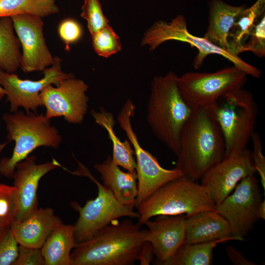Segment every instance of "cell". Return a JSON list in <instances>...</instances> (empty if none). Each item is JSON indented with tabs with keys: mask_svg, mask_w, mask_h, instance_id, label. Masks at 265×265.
Here are the masks:
<instances>
[{
	"mask_svg": "<svg viewBox=\"0 0 265 265\" xmlns=\"http://www.w3.org/2000/svg\"><path fill=\"white\" fill-rule=\"evenodd\" d=\"M225 155L224 136L211 107L192 109L181 133L175 168L197 182Z\"/></svg>",
	"mask_w": 265,
	"mask_h": 265,
	"instance_id": "obj_1",
	"label": "cell"
},
{
	"mask_svg": "<svg viewBox=\"0 0 265 265\" xmlns=\"http://www.w3.org/2000/svg\"><path fill=\"white\" fill-rule=\"evenodd\" d=\"M141 226L131 219L112 222L76 243L70 255L72 265H134L144 241Z\"/></svg>",
	"mask_w": 265,
	"mask_h": 265,
	"instance_id": "obj_2",
	"label": "cell"
},
{
	"mask_svg": "<svg viewBox=\"0 0 265 265\" xmlns=\"http://www.w3.org/2000/svg\"><path fill=\"white\" fill-rule=\"evenodd\" d=\"M178 78L172 71L155 77L146 107L152 133L176 156L182 131L192 112L180 93Z\"/></svg>",
	"mask_w": 265,
	"mask_h": 265,
	"instance_id": "obj_3",
	"label": "cell"
},
{
	"mask_svg": "<svg viewBox=\"0 0 265 265\" xmlns=\"http://www.w3.org/2000/svg\"><path fill=\"white\" fill-rule=\"evenodd\" d=\"M2 119L6 124L8 142H15L11 156L0 160V174L6 178L12 179L16 164L38 147L57 148L61 142L57 129L43 114L17 111L4 113Z\"/></svg>",
	"mask_w": 265,
	"mask_h": 265,
	"instance_id": "obj_4",
	"label": "cell"
},
{
	"mask_svg": "<svg viewBox=\"0 0 265 265\" xmlns=\"http://www.w3.org/2000/svg\"><path fill=\"white\" fill-rule=\"evenodd\" d=\"M215 208L207 188L182 176L159 187L136 208L137 223L143 225L159 215H188Z\"/></svg>",
	"mask_w": 265,
	"mask_h": 265,
	"instance_id": "obj_5",
	"label": "cell"
},
{
	"mask_svg": "<svg viewBox=\"0 0 265 265\" xmlns=\"http://www.w3.org/2000/svg\"><path fill=\"white\" fill-rule=\"evenodd\" d=\"M210 107L224 136L225 156L247 148L255 132L258 114L252 94L239 88L225 94Z\"/></svg>",
	"mask_w": 265,
	"mask_h": 265,
	"instance_id": "obj_6",
	"label": "cell"
},
{
	"mask_svg": "<svg viewBox=\"0 0 265 265\" xmlns=\"http://www.w3.org/2000/svg\"><path fill=\"white\" fill-rule=\"evenodd\" d=\"M171 40L189 44L198 50L193 62L196 69L201 67L207 56L216 54L226 58L247 75L255 78L261 76V71L259 69L247 63L232 52L219 48L204 37H198L190 33L187 27L186 18L182 15H178L169 22L161 20L156 22L144 34L141 45L149 47L150 51H153L162 43Z\"/></svg>",
	"mask_w": 265,
	"mask_h": 265,
	"instance_id": "obj_7",
	"label": "cell"
},
{
	"mask_svg": "<svg viewBox=\"0 0 265 265\" xmlns=\"http://www.w3.org/2000/svg\"><path fill=\"white\" fill-rule=\"evenodd\" d=\"M73 174L90 178L97 186L98 195L94 199L87 201L83 207L76 202L71 206L79 213L75 226L76 243L88 239L105 226L118 218L127 216L138 218L139 214L133 210V206L120 203L112 192L100 183L82 164Z\"/></svg>",
	"mask_w": 265,
	"mask_h": 265,
	"instance_id": "obj_8",
	"label": "cell"
},
{
	"mask_svg": "<svg viewBox=\"0 0 265 265\" xmlns=\"http://www.w3.org/2000/svg\"><path fill=\"white\" fill-rule=\"evenodd\" d=\"M247 75L233 65L212 73L189 72L178 78L180 93L192 109L208 107L221 97L243 88Z\"/></svg>",
	"mask_w": 265,
	"mask_h": 265,
	"instance_id": "obj_9",
	"label": "cell"
},
{
	"mask_svg": "<svg viewBox=\"0 0 265 265\" xmlns=\"http://www.w3.org/2000/svg\"><path fill=\"white\" fill-rule=\"evenodd\" d=\"M135 110L133 102L128 99L118 114L117 121L131 142L136 159L138 193L135 207L137 208L159 187L182 176V173L175 167L172 169L162 167L155 157L141 146L132 125Z\"/></svg>",
	"mask_w": 265,
	"mask_h": 265,
	"instance_id": "obj_10",
	"label": "cell"
},
{
	"mask_svg": "<svg viewBox=\"0 0 265 265\" xmlns=\"http://www.w3.org/2000/svg\"><path fill=\"white\" fill-rule=\"evenodd\" d=\"M234 190L216 206L215 211L227 220L232 236L243 241L258 219L257 212L262 198L258 179L255 175L246 177Z\"/></svg>",
	"mask_w": 265,
	"mask_h": 265,
	"instance_id": "obj_11",
	"label": "cell"
},
{
	"mask_svg": "<svg viewBox=\"0 0 265 265\" xmlns=\"http://www.w3.org/2000/svg\"><path fill=\"white\" fill-rule=\"evenodd\" d=\"M62 59L54 57V62L43 72L44 77L38 80H22L14 73H8L0 69V85L5 91L6 102L9 103L11 113L23 107L26 113L32 110L37 114V108L43 106L40 95L41 90L49 84L57 86L65 79L74 76L62 70Z\"/></svg>",
	"mask_w": 265,
	"mask_h": 265,
	"instance_id": "obj_12",
	"label": "cell"
},
{
	"mask_svg": "<svg viewBox=\"0 0 265 265\" xmlns=\"http://www.w3.org/2000/svg\"><path fill=\"white\" fill-rule=\"evenodd\" d=\"M88 85L75 76L62 80L56 87L47 85L40 93L45 116L50 119L63 117L69 123L81 124L88 108Z\"/></svg>",
	"mask_w": 265,
	"mask_h": 265,
	"instance_id": "obj_13",
	"label": "cell"
},
{
	"mask_svg": "<svg viewBox=\"0 0 265 265\" xmlns=\"http://www.w3.org/2000/svg\"><path fill=\"white\" fill-rule=\"evenodd\" d=\"M257 173L247 148L224 157L201 179V185L208 189L216 206L232 192L243 178Z\"/></svg>",
	"mask_w": 265,
	"mask_h": 265,
	"instance_id": "obj_14",
	"label": "cell"
},
{
	"mask_svg": "<svg viewBox=\"0 0 265 265\" xmlns=\"http://www.w3.org/2000/svg\"><path fill=\"white\" fill-rule=\"evenodd\" d=\"M22 48L20 67L25 73L41 71L54 62L46 43L42 18L29 14L10 17Z\"/></svg>",
	"mask_w": 265,
	"mask_h": 265,
	"instance_id": "obj_15",
	"label": "cell"
},
{
	"mask_svg": "<svg viewBox=\"0 0 265 265\" xmlns=\"http://www.w3.org/2000/svg\"><path fill=\"white\" fill-rule=\"evenodd\" d=\"M186 215H159L144 224V240L153 245L158 265H165L175 255L185 240Z\"/></svg>",
	"mask_w": 265,
	"mask_h": 265,
	"instance_id": "obj_16",
	"label": "cell"
},
{
	"mask_svg": "<svg viewBox=\"0 0 265 265\" xmlns=\"http://www.w3.org/2000/svg\"><path fill=\"white\" fill-rule=\"evenodd\" d=\"M35 156H27L18 162L13 175L17 190L18 209L14 221L24 219L38 208L37 188L40 180L46 174L60 166L53 159L52 162L37 164Z\"/></svg>",
	"mask_w": 265,
	"mask_h": 265,
	"instance_id": "obj_17",
	"label": "cell"
},
{
	"mask_svg": "<svg viewBox=\"0 0 265 265\" xmlns=\"http://www.w3.org/2000/svg\"><path fill=\"white\" fill-rule=\"evenodd\" d=\"M62 220L51 208H37L24 219L14 221L12 233L19 244L41 249Z\"/></svg>",
	"mask_w": 265,
	"mask_h": 265,
	"instance_id": "obj_18",
	"label": "cell"
},
{
	"mask_svg": "<svg viewBox=\"0 0 265 265\" xmlns=\"http://www.w3.org/2000/svg\"><path fill=\"white\" fill-rule=\"evenodd\" d=\"M184 243L205 242L218 239L239 240L233 237L227 220L215 211L205 210L186 215Z\"/></svg>",
	"mask_w": 265,
	"mask_h": 265,
	"instance_id": "obj_19",
	"label": "cell"
},
{
	"mask_svg": "<svg viewBox=\"0 0 265 265\" xmlns=\"http://www.w3.org/2000/svg\"><path fill=\"white\" fill-rule=\"evenodd\" d=\"M94 167L100 174L103 185L120 203L135 207L138 193L136 172L123 171L113 163L111 156H108L102 163L94 164Z\"/></svg>",
	"mask_w": 265,
	"mask_h": 265,
	"instance_id": "obj_20",
	"label": "cell"
},
{
	"mask_svg": "<svg viewBox=\"0 0 265 265\" xmlns=\"http://www.w3.org/2000/svg\"><path fill=\"white\" fill-rule=\"evenodd\" d=\"M244 8V5L233 6L221 0H212L209 4V25L204 37L219 48L231 51L228 37L237 18Z\"/></svg>",
	"mask_w": 265,
	"mask_h": 265,
	"instance_id": "obj_21",
	"label": "cell"
},
{
	"mask_svg": "<svg viewBox=\"0 0 265 265\" xmlns=\"http://www.w3.org/2000/svg\"><path fill=\"white\" fill-rule=\"evenodd\" d=\"M75 226L58 225L41 248L45 265H72L71 251L75 247Z\"/></svg>",
	"mask_w": 265,
	"mask_h": 265,
	"instance_id": "obj_22",
	"label": "cell"
},
{
	"mask_svg": "<svg viewBox=\"0 0 265 265\" xmlns=\"http://www.w3.org/2000/svg\"><path fill=\"white\" fill-rule=\"evenodd\" d=\"M95 123L106 132L112 144V161L115 164L128 171L136 172L134 151L129 140L122 141L114 131L115 121L113 114L100 107L99 111L91 110Z\"/></svg>",
	"mask_w": 265,
	"mask_h": 265,
	"instance_id": "obj_23",
	"label": "cell"
},
{
	"mask_svg": "<svg viewBox=\"0 0 265 265\" xmlns=\"http://www.w3.org/2000/svg\"><path fill=\"white\" fill-rule=\"evenodd\" d=\"M265 0H256L250 7L244 8L234 23L228 37L229 50L238 55V51L248 38L252 31L265 15Z\"/></svg>",
	"mask_w": 265,
	"mask_h": 265,
	"instance_id": "obj_24",
	"label": "cell"
},
{
	"mask_svg": "<svg viewBox=\"0 0 265 265\" xmlns=\"http://www.w3.org/2000/svg\"><path fill=\"white\" fill-rule=\"evenodd\" d=\"M14 31L10 17L0 18V69L8 73L20 67L22 56L21 44Z\"/></svg>",
	"mask_w": 265,
	"mask_h": 265,
	"instance_id": "obj_25",
	"label": "cell"
},
{
	"mask_svg": "<svg viewBox=\"0 0 265 265\" xmlns=\"http://www.w3.org/2000/svg\"><path fill=\"white\" fill-rule=\"evenodd\" d=\"M227 241L218 239L201 243H184L165 265H212L213 249L218 243Z\"/></svg>",
	"mask_w": 265,
	"mask_h": 265,
	"instance_id": "obj_26",
	"label": "cell"
},
{
	"mask_svg": "<svg viewBox=\"0 0 265 265\" xmlns=\"http://www.w3.org/2000/svg\"><path fill=\"white\" fill-rule=\"evenodd\" d=\"M57 0H0V18L20 14L46 17L57 14Z\"/></svg>",
	"mask_w": 265,
	"mask_h": 265,
	"instance_id": "obj_27",
	"label": "cell"
},
{
	"mask_svg": "<svg viewBox=\"0 0 265 265\" xmlns=\"http://www.w3.org/2000/svg\"><path fill=\"white\" fill-rule=\"evenodd\" d=\"M91 37L94 50L100 56L107 58L121 50L120 37L109 25L92 35Z\"/></svg>",
	"mask_w": 265,
	"mask_h": 265,
	"instance_id": "obj_28",
	"label": "cell"
},
{
	"mask_svg": "<svg viewBox=\"0 0 265 265\" xmlns=\"http://www.w3.org/2000/svg\"><path fill=\"white\" fill-rule=\"evenodd\" d=\"M18 209L17 190L14 186L0 184V227L10 226Z\"/></svg>",
	"mask_w": 265,
	"mask_h": 265,
	"instance_id": "obj_29",
	"label": "cell"
},
{
	"mask_svg": "<svg viewBox=\"0 0 265 265\" xmlns=\"http://www.w3.org/2000/svg\"><path fill=\"white\" fill-rule=\"evenodd\" d=\"M80 16L86 21L91 35L109 25L100 0H84Z\"/></svg>",
	"mask_w": 265,
	"mask_h": 265,
	"instance_id": "obj_30",
	"label": "cell"
},
{
	"mask_svg": "<svg viewBox=\"0 0 265 265\" xmlns=\"http://www.w3.org/2000/svg\"><path fill=\"white\" fill-rule=\"evenodd\" d=\"M252 52L259 57L265 56V15L255 26L247 40L242 45L238 54L246 52Z\"/></svg>",
	"mask_w": 265,
	"mask_h": 265,
	"instance_id": "obj_31",
	"label": "cell"
},
{
	"mask_svg": "<svg viewBox=\"0 0 265 265\" xmlns=\"http://www.w3.org/2000/svg\"><path fill=\"white\" fill-rule=\"evenodd\" d=\"M18 245L11 226L0 228V265H13L18 256Z\"/></svg>",
	"mask_w": 265,
	"mask_h": 265,
	"instance_id": "obj_32",
	"label": "cell"
},
{
	"mask_svg": "<svg viewBox=\"0 0 265 265\" xmlns=\"http://www.w3.org/2000/svg\"><path fill=\"white\" fill-rule=\"evenodd\" d=\"M57 31L61 40L65 44V50L69 51L70 46L80 40L83 29L80 24L74 18L64 19L59 24Z\"/></svg>",
	"mask_w": 265,
	"mask_h": 265,
	"instance_id": "obj_33",
	"label": "cell"
},
{
	"mask_svg": "<svg viewBox=\"0 0 265 265\" xmlns=\"http://www.w3.org/2000/svg\"><path fill=\"white\" fill-rule=\"evenodd\" d=\"M253 150L251 152L254 166L260 177L261 183L265 190V158L263 153V146L259 133L255 132L251 136Z\"/></svg>",
	"mask_w": 265,
	"mask_h": 265,
	"instance_id": "obj_34",
	"label": "cell"
},
{
	"mask_svg": "<svg viewBox=\"0 0 265 265\" xmlns=\"http://www.w3.org/2000/svg\"><path fill=\"white\" fill-rule=\"evenodd\" d=\"M12 265H45L41 249L19 244L18 256Z\"/></svg>",
	"mask_w": 265,
	"mask_h": 265,
	"instance_id": "obj_35",
	"label": "cell"
},
{
	"mask_svg": "<svg viewBox=\"0 0 265 265\" xmlns=\"http://www.w3.org/2000/svg\"><path fill=\"white\" fill-rule=\"evenodd\" d=\"M225 252L229 259L234 265H256V263L248 260L242 252L232 245L225 247Z\"/></svg>",
	"mask_w": 265,
	"mask_h": 265,
	"instance_id": "obj_36",
	"label": "cell"
},
{
	"mask_svg": "<svg viewBox=\"0 0 265 265\" xmlns=\"http://www.w3.org/2000/svg\"><path fill=\"white\" fill-rule=\"evenodd\" d=\"M155 253L152 244L148 241H144L139 251L137 261L141 265H148L152 262Z\"/></svg>",
	"mask_w": 265,
	"mask_h": 265,
	"instance_id": "obj_37",
	"label": "cell"
},
{
	"mask_svg": "<svg viewBox=\"0 0 265 265\" xmlns=\"http://www.w3.org/2000/svg\"><path fill=\"white\" fill-rule=\"evenodd\" d=\"M258 219H265V201L262 200L260 203L257 212Z\"/></svg>",
	"mask_w": 265,
	"mask_h": 265,
	"instance_id": "obj_38",
	"label": "cell"
},
{
	"mask_svg": "<svg viewBox=\"0 0 265 265\" xmlns=\"http://www.w3.org/2000/svg\"><path fill=\"white\" fill-rule=\"evenodd\" d=\"M5 96V91L2 87L0 85V101Z\"/></svg>",
	"mask_w": 265,
	"mask_h": 265,
	"instance_id": "obj_39",
	"label": "cell"
},
{
	"mask_svg": "<svg viewBox=\"0 0 265 265\" xmlns=\"http://www.w3.org/2000/svg\"><path fill=\"white\" fill-rule=\"evenodd\" d=\"M0 152H1V151H0Z\"/></svg>",
	"mask_w": 265,
	"mask_h": 265,
	"instance_id": "obj_40",
	"label": "cell"
},
{
	"mask_svg": "<svg viewBox=\"0 0 265 265\" xmlns=\"http://www.w3.org/2000/svg\"></svg>",
	"mask_w": 265,
	"mask_h": 265,
	"instance_id": "obj_41",
	"label": "cell"
}]
</instances>
